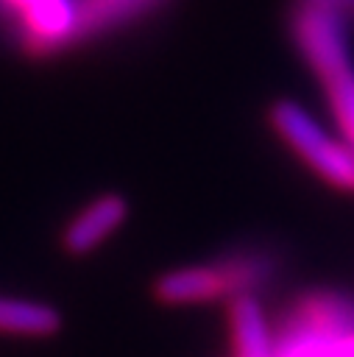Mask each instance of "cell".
<instances>
[{"label":"cell","instance_id":"1","mask_svg":"<svg viewBox=\"0 0 354 357\" xmlns=\"http://www.w3.org/2000/svg\"><path fill=\"white\" fill-rule=\"evenodd\" d=\"M290 36L315 73L340 137L354 148V56L343 14L315 0H298L290 14Z\"/></svg>","mask_w":354,"mask_h":357},{"label":"cell","instance_id":"2","mask_svg":"<svg viewBox=\"0 0 354 357\" xmlns=\"http://www.w3.org/2000/svg\"><path fill=\"white\" fill-rule=\"evenodd\" d=\"M282 254L268 245H240L209 262L184 265L162 273L151 293L164 307H192L256 296L282 271Z\"/></svg>","mask_w":354,"mask_h":357},{"label":"cell","instance_id":"3","mask_svg":"<svg viewBox=\"0 0 354 357\" xmlns=\"http://www.w3.org/2000/svg\"><path fill=\"white\" fill-rule=\"evenodd\" d=\"M273 357H354V293L315 287L295 296L279 318Z\"/></svg>","mask_w":354,"mask_h":357},{"label":"cell","instance_id":"4","mask_svg":"<svg viewBox=\"0 0 354 357\" xmlns=\"http://www.w3.org/2000/svg\"><path fill=\"white\" fill-rule=\"evenodd\" d=\"M273 134L284 142L295 159L337 192H354V148L329 134L312 114L293 100H276L268 109Z\"/></svg>","mask_w":354,"mask_h":357},{"label":"cell","instance_id":"5","mask_svg":"<svg viewBox=\"0 0 354 357\" xmlns=\"http://www.w3.org/2000/svg\"><path fill=\"white\" fill-rule=\"evenodd\" d=\"M0 28L28 59L78 47V0H0Z\"/></svg>","mask_w":354,"mask_h":357},{"label":"cell","instance_id":"6","mask_svg":"<svg viewBox=\"0 0 354 357\" xmlns=\"http://www.w3.org/2000/svg\"><path fill=\"white\" fill-rule=\"evenodd\" d=\"M170 0H78V47L98 45L159 14Z\"/></svg>","mask_w":354,"mask_h":357},{"label":"cell","instance_id":"7","mask_svg":"<svg viewBox=\"0 0 354 357\" xmlns=\"http://www.w3.org/2000/svg\"><path fill=\"white\" fill-rule=\"evenodd\" d=\"M128 218V201L117 192L92 198L61 231V248L70 257H86L103 240H109Z\"/></svg>","mask_w":354,"mask_h":357},{"label":"cell","instance_id":"8","mask_svg":"<svg viewBox=\"0 0 354 357\" xmlns=\"http://www.w3.org/2000/svg\"><path fill=\"white\" fill-rule=\"evenodd\" d=\"M61 329V315L56 307L0 296V335L11 337H50Z\"/></svg>","mask_w":354,"mask_h":357}]
</instances>
